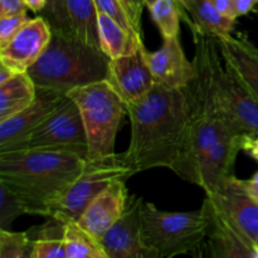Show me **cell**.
<instances>
[{"label":"cell","instance_id":"12","mask_svg":"<svg viewBox=\"0 0 258 258\" xmlns=\"http://www.w3.org/2000/svg\"><path fill=\"white\" fill-rule=\"evenodd\" d=\"M145 44L136 52L111 58L106 82L117 93L125 106L143 100L156 85L145 59Z\"/></svg>","mask_w":258,"mask_h":258},{"label":"cell","instance_id":"2","mask_svg":"<svg viewBox=\"0 0 258 258\" xmlns=\"http://www.w3.org/2000/svg\"><path fill=\"white\" fill-rule=\"evenodd\" d=\"M190 29L196 44V77L185 87L190 118L183 149L171 170L194 183L197 170L209 149L227 134L239 131L223 112L217 97L214 67L219 49L216 38L196 27Z\"/></svg>","mask_w":258,"mask_h":258},{"label":"cell","instance_id":"19","mask_svg":"<svg viewBox=\"0 0 258 258\" xmlns=\"http://www.w3.org/2000/svg\"><path fill=\"white\" fill-rule=\"evenodd\" d=\"M208 216L209 228L207 234L209 256L214 258H254L253 242L247 238L221 212L206 201L202 206Z\"/></svg>","mask_w":258,"mask_h":258},{"label":"cell","instance_id":"32","mask_svg":"<svg viewBox=\"0 0 258 258\" xmlns=\"http://www.w3.org/2000/svg\"><path fill=\"white\" fill-rule=\"evenodd\" d=\"M258 5V0H233V10L236 18L249 14Z\"/></svg>","mask_w":258,"mask_h":258},{"label":"cell","instance_id":"33","mask_svg":"<svg viewBox=\"0 0 258 258\" xmlns=\"http://www.w3.org/2000/svg\"><path fill=\"white\" fill-rule=\"evenodd\" d=\"M211 2L213 3L214 7H216L217 9H218V12L222 13L224 17L237 20L233 10V0H211Z\"/></svg>","mask_w":258,"mask_h":258},{"label":"cell","instance_id":"5","mask_svg":"<svg viewBox=\"0 0 258 258\" xmlns=\"http://www.w3.org/2000/svg\"><path fill=\"white\" fill-rule=\"evenodd\" d=\"M208 228L203 207L193 212H165L149 202L141 206L143 242L151 258L194 253L206 242Z\"/></svg>","mask_w":258,"mask_h":258},{"label":"cell","instance_id":"24","mask_svg":"<svg viewBox=\"0 0 258 258\" xmlns=\"http://www.w3.org/2000/svg\"><path fill=\"white\" fill-rule=\"evenodd\" d=\"M63 238L66 258H107L100 239L81 227L77 221L64 223Z\"/></svg>","mask_w":258,"mask_h":258},{"label":"cell","instance_id":"40","mask_svg":"<svg viewBox=\"0 0 258 258\" xmlns=\"http://www.w3.org/2000/svg\"><path fill=\"white\" fill-rule=\"evenodd\" d=\"M254 244H256V247H258V237L256 238V241H254Z\"/></svg>","mask_w":258,"mask_h":258},{"label":"cell","instance_id":"14","mask_svg":"<svg viewBox=\"0 0 258 258\" xmlns=\"http://www.w3.org/2000/svg\"><path fill=\"white\" fill-rule=\"evenodd\" d=\"M50 38L52 30L44 18H32L7 44L0 47V64L14 73L28 72L48 47Z\"/></svg>","mask_w":258,"mask_h":258},{"label":"cell","instance_id":"4","mask_svg":"<svg viewBox=\"0 0 258 258\" xmlns=\"http://www.w3.org/2000/svg\"><path fill=\"white\" fill-rule=\"evenodd\" d=\"M110 59L100 47L52 33L49 44L28 73L37 87L68 93L105 81Z\"/></svg>","mask_w":258,"mask_h":258},{"label":"cell","instance_id":"36","mask_svg":"<svg viewBox=\"0 0 258 258\" xmlns=\"http://www.w3.org/2000/svg\"><path fill=\"white\" fill-rule=\"evenodd\" d=\"M27 5L28 9H30L34 13H40L43 8L45 7V3L47 0H23Z\"/></svg>","mask_w":258,"mask_h":258},{"label":"cell","instance_id":"35","mask_svg":"<svg viewBox=\"0 0 258 258\" xmlns=\"http://www.w3.org/2000/svg\"><path fill=\"white\" fill-rule=\"evenodd\" d=\"M244 184H246L247 189H248L249 193L254 197V198L258 201V171L252 176L248 180H244Z\"/></svg>","mask_w":258,"mask_h":258},{"label":"cell","instance_id":"37","mask_svg":"<svg viewBox=\"0 0 258 258\" xmlns=\"http://www.w3.org/2000/svg\"><path fill=\"white\" fill-rule=\"evenodd\" d=\"M14 75L15 73L13 72L12 70H9L7 66L0 64V85L4 82H7V81L10 80V78H12Z\"/></svg>","mask_w":258,"mask_h":258},{"label":"cell","instance_id":"10","mask_svg":"<svg viewBox=\"0 0 258 258\" xmlns=\"http://www.w3.org/2000/svg\"><path fill=\"white\" fill-rule=\"evenodd\" d=\"M39 15L52 33L100 47L95 0H47Z\"/></svg>","mask_w":258,"mask_h":258},{"label":"cell","instance_id":"8","mask_svg":"<svg viewBox=\"0 0 258 258\" xmlns=\"http://www.w3.org/2000/svg\"><path fill=\"white\" fill-rule=\"evenodd\" d=\"M22 149L64 151L87 159V136L82 116L75 101L66 95L48 117L10 150Z\"/></svg>","mask_w":258,"mask_h":258},{"label":"cell","instance_id":"13","mask_svg":"<svg viewBox=\"0 0 258 258\" xmlns=\"http://www.w3.org/2000/svg\"><path fill=\"white\" fill-rule=\"evenodd\" d=\"M143 198L130 196L122 216L100 237L107 258H151L143 242Z\"/></svg>","mask_w":258,"mask_h":258},{"label":"cell","instance_id":"3","mask_svg":"<svg viewBox=\"0 0 258 258\" xmlns=\"http://www.w3.org/2000/svg\"><path fill=\"white\" fill-rule=\"evenodd\" d=\"M87 159L72 153L10 150L0 153V183L17 196L25 213L49 217L85 168Z\"/></svg>","mask_w":258,"mask_h":258},{"label":"cell","instance_id":"18","mask_svg":"<svg viewBox=\"0 0 258 258\" xmlns=\"http://www.w3.org/2000/svg\"><path fill=\"white\" fill-rule=\"evenodd\" d=\"M128 179H116L106 189H103L86 208L82 216L78 218V224L100 237L120 218L127 207L128 194L126 181Z\"/></svg>","mask_w":258,"mask_h":258},{"label":"cell","instance_id":"15","mask_svg":"<svg viewBox=\"0 0 258 258\" xmlns=\"http://www.w3.org/2000/svg\"><path fill=\"white\" fill-rule=\"evenodd\" d=\"M66 95L52 88L37 87L34 101L28 107L0 121V153L10 150L27 138L59 105Z\"/></svg>","mask_w":258,"mask_h":258},{"label":"cell","instance_id":"27","mask_svg":"<svg viewBox=\"0 0 258 258\" xmlns=\"http://www.w3.org/2000/svg\"><path fill=\"white\" fill-rule=\"evenodd\" d=\"M23 214L27 213L17 196L0 183V229H10L13 222Z\"/></svg>","mask_w":258,"mask_h":258},{"label":"cell","instance_id":"23","mask_svg":"<svg viewBox=\"0 0 258 258\" xmlns=\"http://www.w3.org/2000/svg\"><path fill=\"white\" fill-rule=\"evenodd\" d=\"M183 8L190 17L193 27L204 33L216 38H223L233 33L236 20L219 13L211 0H184Z\"/></svg>","mask_w":258,"mask_h":258},{"label":"cell","instance_id":"9","mask_svg":"<svg viewBox=\"0 0 258 258\" xmlns=\"http://www.w3.org/2000/svg\"><path fill=\"white\" fill-rule=\"evenodd\" d=\"M219 106L239 133L258 135V100L227 68L219 53L214 67Z\"/></svg>","mask_w":258,"mask_h":258},{"label":"cell","instance_id":"28","mask_svg":"<svg viewBox=\"0 0 258 258\" xmlns=\"http://www.w3.org/2000/svg\"><path fill=\"white\" fill-rule=\"evenodd\" d=\"M95 3L98 13H103V14L108 15L115 22L122 25L123 28L131 30V32L138 33L135 30V28H134L133 22H131L130 17H128L127 12H126L125 7L122 5L121 0H95Z\"/></svg>","mask_w":258,"mask_h":258},{"label":"cell","instance_id":"29","mask_svg":"<svg viewBox=\"0 0 258 258\" xmlns=\"http://www.w3.org/2000/svg\"><path fill=\"white\" fill-rule=\"evenodd\" d=\"M29 19L27 12L12 17L0 18V47L7 44Z\"/></svg>","mask_w":258,"mask_h":258},{"label":"cell","instance_id":"26","mask_svg":"<svg viewBox=\"0 0 258 258\" xmlns=\"http://www.w3.org/2000/svg\"><path fill=\"white\" fill-rule=\"evenodd\" d=\"M32 247L29 232L0 229V258H30Z\"/></svg>","mask_w":258,"mask_h":258},{"label":"cell","instance_id":"21","mask_svg":"<svg viewBox=\"0 0 258 258\" xmlns=\"http://www.w3.org/2000/svg\"><path fill=\"white\" fill-rule=\"evenodd\" d=\"M97 30L100 48L110 58L131 54L144 43L143 35L126 29L103 13H98Z\"/></svg>","mask_w":258,"mask_h":258},{"label":"cell","instance_id":"22","mask_svg":"<svg viewBox=\"0 0 258 258\" xmlns=\"http://www.w3.org/2000/svg\"><path fill=\"white\" fill-rule=\"evenodd\" d=\"M37 86L28 72L15 73L0 85V121L17 115L34 101Z\"/></svg>","mask_w":258,"mask_h":258},{"label":"cell","instance_id":"41","mask_svg":"<svg viewBox=\"0 0 258 258\" xmlns=\"http://www.w3.org/2000/svg\"><path fill=\"white\" fill-rule=\"evenodd\" d=\"M183 2H184V0H180V3H181V5H183Z\"/></svg>","mask_w":258,"mask_h":258},{"label":"cell","instance_id":"1","mask_svg":"<svg viewBox=\"0 0 258 258\" xmlns=\"http://www.w3.org/2000/svg\"><path fill=\"white\" fill-rule=\"evenodd\" d=\"M131 125L123 161L135 174L155 168L173 169L189 126V102L184 88L154 86L138 102L126 106Z\"/></svg>","mask_w":258,"mask_h":258},{"label":"cell","instance_id":"6","mask_svg":"<svg viewBox=\"0 0 258 258\" xmlns=\"http://www.w3.org/2000/svg\"><path fill=\"white\" fill-rule=\"evenodd\" d=\"M78 106L88 144V160L115 154L118 127L126 112L125 103L106 81L76 87L67 93Z\"/></svg>","mask_w":258,"mask_h":258},{"label":"cell","instance_id":"30","mask_svg":"<svg viewBox=\"0 0 258 258\" xmlns=\"http://www.w3.org/2000/svg\"><path fill=\"white\" fill-rule=\"evenodd\" d=\"M121 3L125 7L135 30L141 34V15L145 7V0H121Z\"/></svg>","mask_w":258,"mask_h":258},{"label":"cell","instance_id":"11","mask_svg":"<svg viewBox=\"0 0 258 258\" xmlns=\"http://www.w3.org/2000/svg\"><path fill=\"white\" fill-rule=\"evenodd\" d=\"M204 201L254 243L258 237V201L249 193L244 180L233 174L213 191L206 193Z\"/></svg>","mask_w":258,"mask_h":258},{"label":"cell","instance_id":"7","mask_svg":"<svg viewBox=\"0 0 258 258\" xmlns=\"http://www.w3.org/2000/svg\"><path fill=\"white\" fill-rule=\"evenodd\" d=\"M135 171L128 168L121 154H113L100 160H86L81 171L64 196L52 207L48 218L62 223L78 221L91 202L116 179H128Z\"/></svg>","mask_w":258,"mask_h":258},{"label":"cell","instance_id":"25","mask_svg":"<svg viewBox=\"0 0 258 258\" xmlns=\"http://www.w3.org/2000/svg\"><path fill=\"white\" fill-rule=\"evenodd\" d=\"M148 9L163 39L178 37L180 18L188 23L189 27H193V22L184 10L180 0H155Z\"/></svg>","mask_w":258,"mask_h":258},{"label":"cell","instance_id":"38","mask_svg":"<svg viewBox=\"0 0 258 258\" xmlns=\"http://www.w3.org/2000/svg\"><path fill=\"white\" fill-rule=\"evenodd\" d=\"M154 2H155V0H145V7L149 8Z\"/></svg>","mask_w":258,"mask_h":258},{"label":"cell","instance_id":"20","mask_svg":"<svg viewBox=\"0 0 258 258\" xmlns=\"http://www.w3.org/2000/svg\"><path fill=\"white\" fill-rule=\"evenodd\" d=\"M216 40L224 64L258 100V48L244 34Z\"/></svg>","mask_w":258,"mask_h":258},{"label":"cell","instance_id":"31","mask_svg":"<svg viewBox=\"0 0 258 258\" xmlns=\"http://www.w3.org/2000/svg\"><path fill=\"white\" fill-rule=\"evenodd\" d=\"M27 10L28 8L23 0H0V18L12 17Z\"/></svg>","mask_w":258,"mask_h":258},{"label":"cell","instance_id":"34","mask_svg":"<svg viewBox=\"0 0 258 258\" xmlns=\"http://www.w3.org/2000/svg\"><path fill=\"white\" fill-rule=\"evenodd\" d=\"M244 151H247L254 160L258 161V135L251 136L248 139V141L246 144V148H244Z\"/></svg>","mask_w":258,"mask_h":258},{"label":"cell","instance_id":"17","mask_svg":"<svg viewBox=\"0 0 258 258\" xmlns=\"http://www.w3.org/2000/svg\"><path fill=\"white\" fill-rule=\"evenodd\" d=\"M251 136L243 133H231L217 141L204 155L193 184L203 188L206 193H211L222 181L233 175L237 156L244 150Z\"/></svg>","mask_w":258,"mask_h":258},{"label":"cell","instance_id":"16","mask_svg":"<svg viewBox=\"0 0 258 258\" xmlns=\"http://www.w3.org/2000/svg\"><path fill=\"white\" fill-rule=\"evenodd\" d=\"M145 59L156 85L163 87L184 88L196 77V66L184 53L178 37L165 38L158 50L144 49Z\"/></svg>","mask_w":258,"mask_h":258},{"label":"cell","instance_id":"39","mask_svg":"<svg viewBox=\"0 0 258 258\" xmlns=\"http://www.w3.org/2000/svg\"><path fill=\"white\" fill-rule=\"evenodd\" d=\"M254 258H258V247L254 248Z\"/></svg>","mask_w":258,"mask_h":258}]
</instances>
